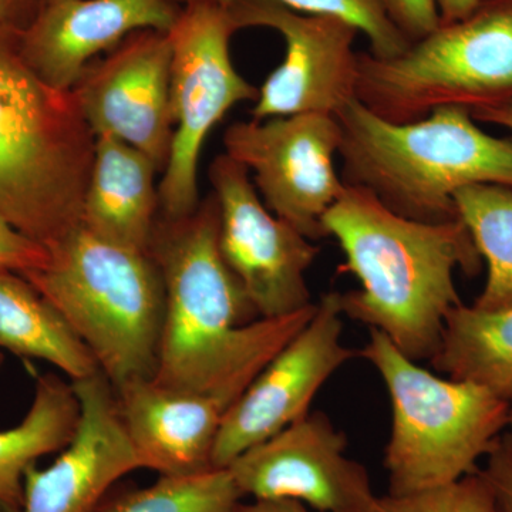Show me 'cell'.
Wrapping results in <instances>:
<instances>
[{
    "label": "cell",
    "mask_w": 512,
    "mask_h": 512,
    "mask_svg": "<svg viewBox=\"0 0 512 512\" xmlns=\"http://www.w3.org/2000/svg\"><path fill=\"white\" fill-rule=\"evenodd\" d=\"M323 228L345 254L339 271L360 284L339 293L345 318L379 330L414 362L433 359L448 312L463 303L454 274L477 275L483 264L463 221L409 220L346 185Z\"/></svg>",
    "instance_id": "1"
},
{
    "label": "cell",
    "mask_w": 512,
    "mask_h": 512,
    "mask_svg": "<svg viewBox=\"0 0 512 512\" xmlns=\"http://www.w3.org/2000/svg\"><path fill=\"white\" fill-rule=\"evenodd\" d=\"M163 275L165 316L151 379L195 389L238 363L284 342L298 320L261 319L218 247L214 194L178 220L158 217L150 249Z\"/></svg>",
    "instance_id": "2"
},
{
    "label": "cell",
    "mask_w": 512,
    "mask_h": 512,
    "mask_svg": "<svg viewBox=\"0 0 512 512\" xmlns=\"http://www.w3.org/2000/svg\"><path fill=\"white\" fill-rule=\"evenodd\" d=\"M336 119L342 180L409 220H460L454 195L468 185L512 188V134L491 136L463 107L397 124L355 100Z\"/></svg>",
    "instance_id": "3"
},
{
    "label": "cell",
    "mask_w": 512,
    "mask_h": 512,
    "mask_svg": "<svg viewBox=\"0 0 512 512\" xmlns=\"http://www.w3.org/2000/svg\"><path fill=\"white\" fill-rule=\"evenodd\" d=\"M0 35V215L50 247L82 224L96 136L73 92L43 83Z\"/></svg>",
    "instance_id": "4"
},
{
    "label": "cell",
    "mask_w": 512,
    "mask_h": 512,
    "mask_svg": "<svg viewBox=\"0 0 512 512\" xmlns=\"http://www.w3.org/2000/svg\"><path fill=\"white\" fill-rule=\"evenodd\" d=\"M49 249V264L23 276L52 303L114 390L156 373L165 316L163 275L150 252L79 225Z\"/></svg>",
    "instance_id": "5"
},
{
    "label": "cell",
    "mask_w": 512,
    "mask_h": 512,
    "mask_svg": "<svg viewBox=\"0 0 512 512\" xmlns=\"http://www.w3.org/2000/svg\"><path fill=\"white\" fill-rule=\"evenodd\" d=\"M392 403V433L384 451L390 495L454 483L478 471L508 427V400L478 384L440 377L370 329L360 352Z\"/></svg>",
    "instance_id": "6"
},
{
    "label": "cell",
    "mask_w": 512,
    "mask_h": 512,
    "mask_svg": "<svg viewBox=\"0 0 512 512\" xmlns=\"http://www.w3.org/2000/svg\"><path fill=\"white\" fill-rule=\"evenodd\" d=\"M357 100L392 123L440 107L468 111L512 97V0H481L390 59L357 53Z\"/></svg>",
    "instance_id": "7"
},
{
    "label": "cell",
    "mask_w": 512,
    "mask_h": 512,
    "mask_svg": "<svg viewBox=\"0 0 512 512\" xmlns=\"http://www.w3.org/2000/svg\"><path fill=\"white\" fill-rule=\"evenodd\" d=\"M237 30L231 9L217 0H185L168 30L174 136L158 184L160 215L167 220L187 217L200 205L198 163L212 128L232 107L258 100V87L232 63L229 43Z\"/></svg>",
    "instance_id": "8"
},
{
    "label": "cell",
    "mask_w": 512,
    "mask_h": 512,
    "mask_svg": "<svg viewBox=\"0 0 512 512\" xmlns=\"http://www.w3.org/2000/svg\"><path fill=\"white\" fill-rule=\"evenodd\" d=\"M339 121L293 114L238 121L225 130V154L247 168L266 208L312 241L326 238L323 218L346 190L335 158Z\"/></svg>",
    "instance_id": "9"
},
{
    "label": "cell",
    "mask_w": 512,
    "mask_h": 512,
    "mask_svg": "<svg viewBox=\"0 0 512 512\" xmlns=\"http://www.w3.org/2000/svg\"><path fill=\"white\" fill-rule=\"evenodd\" d=\"M208 177L218 205V247L259 318L311 306L306 272L319 245L269 211L247 168L227 154L214 158Z\"/></svg>",
    "instance_id": "10"
},
{
    "label": "cell",
    "mask_w": 512,
    "mask_h": 512,
    "mask_svg": "<svg viewBox=\"0 0 512 512\" xmlns=\"http://www.w3.org/2000/svg\"><path fill=\"white\" fill-rule=\"evenodd\" d=\"M239 30H275L285 42L282 63L266 77L252 120L293 114L336 117L357 100V53L353 46L359 30L343 20L303 15L274 0H239L227 3Z\"/></svg>",
    "instance_id": "11"
},
{
    "label": "cell",
    "mask_w": 512,
    "mask_h": 512,
    "mask_svg": "<svg viewBox=\"0 0 512 512\" xmlns=\"http://www.w3.org/2000/svg\"><path fill=\"white\" fill-rule=\"evenodd\" d=\"M343 319L339 293L322 296L309 322L266 363L225 416L212 467L228 468L249 448L309 413L323 384L357 355L342 343Z\"/></svg>",
    "instance_id": "12"
},
{
    "label": "cell",
    "mask_w": 512,
    "mask_h": 512,
    "mask_svg": "<svg viewBox=\"0 0 512 512\" xmlns=\"http://www.w3.org/2000/svg\"><path fill=\"white\" fill-rule=\"evenodd\" d=\"M271 359L252 357L195 389H170L141 379L114 390L141 466L160 476H191L214 468L212 450L222 421Z\"/></svg>",
    "instance_id": "13"
},
{
    "label": "cell",
    "mask_w": 512,
    "mask_h": 512,
    "mask_svg": "<svg viewBox=\"0 0 512 512\" xmlns=\"http://www.w3.org/2000/svg\"><path fill=\"white\" fill-rule=\"evenodd\" d=\"M171 59L168 32L138 30L90 63L72 90L94 136L143 151L160 173L174 136Z\"/></svg>",
    "instance_id": "14"
},
{
    "label": "cell",
    "mask_w": 512,
    "mask_h": 512,
    "mask_svg": "<svg viewBox=\"0 0 512 512\" xmlns=\"http://www.w3.org/2000/svg\"><path fill=\"white\" fill-rule=\"evenodd\" d=\"M348 439L311 413L249 448L228 467L242 497L292 498L320 512H375L366 467L346 454Z\"/></svg>",
    "instance_id": "15"
},
{
    "label": "cell",
    "mask_w": 512,
    "mask_h": 512,
    "mask_svg": "<svg viewBox=\"0 0 512 512\" xmlns=\"http://www.w3.org/2000/svg\"><path fill=\"white\" fill-rule=\"evenodd\" d=\"M72 384L80 402L76 434L49 467L26 470L20 512H96L117 481L143 468L109 380L97 373Z\"/></svg>",
    "instance_id": "16"
},
{
    "label": "cell",
    "mask_w": 512,
    "mask_h": 512,
    "mask_svg": "<svg viewBox=\"0 0 512 512\" xmlns=\"http://www.w3.org/2000/svg\"><path fill=\"white\" fill-rule=\"evenodd\" d=\"M177 0H47L19 36L23 62L46 83L72 92L84 70L138 30L168 32Z\"/></svg>",
    "instance_id": "17"
},
{
    "label": "cell",
    "mask_w": 512,
    "mask_h": 512,
    "mask_svg": "<svg viewBox=\"0 0 512 512\" xmlns=\"http://www.w3.org/2000/svg\"><path fill=\"white\" fill-rule=\"evenodd\" d=\"M158 173L143 151L96 137L80 225L120 247L148 252L160 217Z\"/></svg>",
    "instance_id": "18"
},
{
    "label": "cell",
    "mask_w": 512,
    "mask_h": 512,
    "mask_svg": "<svg viewBox=\"0 0 512 512\" xmlns=\"http://www.w3.org/2000/svg\"><path fill=\"white\" fill-rule=\"evenodd\" d=\"M0 349L45 360L79 382L100 373L86 345L28 279L0 271Z\"/></svg>",
    "instance_id": "19"
},
{
    "label": "cell",
    "mask_w": 512,
    "mask_h": 512,
    "mask_svg": "<svg viewBox=\"0 0 512 512\" xmlns=\"http://www.w3.org/2000/svg\"><path fill=\"white\" fill-rule=\"evenodd\" d=\"M80 402L72 382L40 376L29 412L18 426L0 430V508L20 512L26 470L47 454L60 453L76 434Z\"/></svg>",
    "instance_id": "20"
},
{
    "label": "cell",
    "mask_w": 512,
    "mask_h": 512,
    "mask_svg": "<svg viewBox=\"0 0 512 512\" xmlns=\"http://www.w3.org/2000/svg\"><path fill=\"white\" fill-rule=\"evenodd\" d=\"M430 362L441 375L478 384L510 400L512 306L488 311L461 303L451 309Z\"/></svg>",
    "instance_id": "21"
},
{
    "label": "cell",
    "mask_w": 512,
    "mask_h": 512,
    "mask_svg": "<svg viewBox=\"0 0 512 512\" xmlns=\"http://www.w3.org/2000/svg\"><path fill=\"white\" fill-rule=\"evenodd\" d=\"M454 202L487 265V281L474 306L488 311L512 306V188L468 185Z\"/></svg>",
    "instance_id": "22"
},
{
    "label": "cell",
    "mask_w": 512,
    "mask_h": 512,
    "mask_svg": "<svg viewBox=\"0 0 512 512\" xmlns=\"http://www.w3.org/2000/svg\"><path fill=\"white\" fill-rule=\"evenodd\" d=\"M242 498L228 468H211L191 476H160L96 512H231Z\"/></svg>",
    "instance_id": "23"
},
{
    "label": "cell",
    "mask_w": 512,
    "mask_h": 512,
    "mask_svg": "<svg viewBox=\"0 0 512 512\" xmlns=\"http://www.w3.org/2000/svg\"><path fill=\"white\" fill-rule=\"evenodd\" d=\"M183 3L185 0H178ZM222 3L239 0H217ZM303 15L328 16L349 23L365 33L370 43V55L390 59L406 52L412 45L387 15L383 0H274Z\"/></svg>",
    "instance_id": "24"
},
{
    "label": "cell",
    "mask_w": 512,
    "mask_h": 512,
    "mask_svg": "<svg viewBox=\"0 0 512 512\" xmlns=\"http://www.w3.org/2000/svg\"><path fill=\"white\" fill-rule=\"evenodd\" d=\"M375 512H500L481 470L420 493L377 498Z\"/></svg>",
    "instance_id": "25"
},
{
    "label": "cell",
    "mask_w": 512,
    "mask_h": 512,
    "mask_svg": "<svg viewBox=\"0 0 512 512\" xmlns=\"http://www.w3.org/2000/svg\"><path fill=\"white\" fill-rule=\"evenodd\" d=\"M49 249L33 241L0 215V271L22 276L49 264Z\"/></svg>",
    "instance_id": "26"
},
{
    "label": "cell",
    "mask_w": 512,
    "mask_h": 512,
    "mask_svg": "<svg viewBox=\"0 0 512 512\" xmlns=\"http://www.w3.org/2000/svg\"><path fill=\"white\" fill-rule=\"evenodd\" d=\"M387 15L410 43L439 28L441 20L436 0H383Z\"/></svg>",
    "instance_id": "27"
},
{
    "label": "cell",
    "mask_w": 512,
    "mask_h": 512,
    "mask_svg": "<svg viewBox=\"0 0 512 512\" xmlns=\"http://www.w3.org/2000/svg\"><path fill=\"white\" fill-rule=\"evenodd\" d=\"M481 473L493 488L500 512H512V433L497 440Z\"/></svg>",
    "instance_id": "28"
},
{
    "label": "cell",
    "mask_w": 512,
    "mask_h": 512,
    "mask_svg": "<svg viewBox=\"0 0 512 512\" xmlns=\"http://www.w3.org/2000/svg\"><path fill=\"white\" fill-rule=\"evenodd\" d=\"M39 6V0H0V35H22L36 18Z\"/></svg>",
    "instance_id": "29"
},
{
    "label": "cell",
    "mask_w": 512,
    "mask_h": 512,
    "mask_svg": "<svg viewBox=\"0 0 512 512\" xmlns=\"http://www.w3.org/2000/svg\"><path fill=\"white\" fill-rule=\"evenodd\" d=\"M231 512H320L292 498H252L251 503L239 501Z\"/></svg>",
    "instance_id": "30"
},
{
    "label": "cell",
    "mask_w": 512,
    "mask_h": 512,
    "mask_svg": "<svg viewBox=\"0 0 512 512\" xmlns=\"http://www.w3.org/2000/svg\"><path fill=\"white\" fill-rule=\"evenodd\" d=\"M471 117L478 123L494 124L503 127L512 134V97L511 99L487 104L470 111Z\"/></svg>",
    "instance_id": "31"
},
{
    "label": "cell",
    "mask_w": 512,
    "mask_h": 512,
    "mask_svg": "<svg viewBox=\"0 0 512 512\" xmlns=\"http://www.w3.org/2000/svg\"><path fill=\"white\" fill-rule=\"evenodd\" d=\"M481 0H436L441 23H453L470 16Z\"/></svg>",
    "instance_id": "32"
},
{
    "label": "cell",
    "mask_w": 512,
    "mask_h": 512,
    "mask_svg": "<svg viewBox=\"0 0 512 512\" xmlns=\"http://www.w3.org/2000/svg\"><path fill=\"white\" fill-rule=\"evenodd\" d=\"M508 427H510L512 433V396L508 400Z\"/></svg>",
    "instance_id": "33"
},
{
    "label": "cell",
    "mask_w": 512,
    "mask_h": 512,
    "mask_svg": "<svg viewBox=\"0 0 512 512\" xmlns=\"http://www.w3.org/2000/svg\"><path fill=\"white\" fill-rule=\"evenodd\" d=\"M3 365V355L2 353H0V367H2Z\"/></svg>",
    "instance_id": "34"
},
{
    "label": "cell",
    "mask_w": 512,
    "mask_h": 512,
    "mask_svg": "<svg viewBox=\"0 0 512 512\" xmlns=\"http://www.w3.org/2000/svg\"><path fill=\"white\" fill-rule=\"evenodd\" d=\"M43 2H47V0H39V3H43ZM177 2H178V0H177ZM178 3H180V2H178Z\"/></svg>",
    "instance_id": "35"
},
{
    "label": "cell",
    "mask_w": 512,
    "mask_h": 512,
    "mask_svg": "<svg viewBox=\"0 0 512 512\" xmlns=\"http://www.w3.org/2000/svg\"><path fill=\"white\" fill-rule=\"evenodd\" d=\"M0 512H9V511H6V510H3V508H0Z\"/></svg>",
    "instance_id": "36"
}]
</instances>
